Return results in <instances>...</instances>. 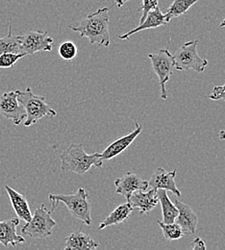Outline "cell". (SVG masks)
Segmentation results:
<instances>
[{
    "instance_id": "30",
    "label": "cell",
    "mask_w": 225,
    "mask_h": 250,
    "mask_svg": "<svg viewBox=\"0 0 225 250\" xmlns=\"http://www.w3.org/2000/svg\"><path fill=\"white\" fill-rule=\"evenodd\" d=\"M219 138H220L221 140H225V130H222V131L220 132Z\"/></svg>"
},
{
    "instance_id": "3",
    "label": "cell",
    "mask_w": 225,
    "mask_h": 250,
    "mask_svg": "<svg viewBox=\"0 0 225 250\" xmlns=\"http://www.w3.org/2000/svg\"><path fill=\"white\" fill-rule=\"evenodd\" d=\"M61 168L80 175L87 173L92 167H101L103 160L100 153H86L81 144H71L60 155Z\"/></svg>"
},
{
    "instance_id": "1",
    "label": "cell",
    "mask_w": 225,
    "mask_h": 250,
    "mask_svg": "<svg viewBox=\"0 0 225 250\" xmlns=\"http://www.w3.org/2000/svg\"><path fill=\"white\" fill-rule=\"evenodd\" d=\"M108 7L99 8L96 12L88 15L80 23L70 25L69 29L80 34V37L89 39L92 44L108 47L110 45Z\"/></svg>"
},
{
    "instance_id": "11",
    "label": "cell",
    "mask_w": 225,
    "mask_h": 250,
    "mask_svg": "<svg viewBox=\"0 0 225 250\" xmlns=\"http://www.w3.org/2000/svg\"><path fill=\"white\" fill-rule=\"evenodd\" d=\"M143 125H139L138 121H136V128L128 133L127 135L116 140L112 144H110L102 153H100L103 161H109L114 159L115 157L120 155L123 151H125L129 146L133 144L136 138L142 133Z\"/></svg>"
},
{
    "instance_id": "26",
    "label": "cell",
    "mask_w": 225,
    "mask_h": 250,
    "mask_svg": "<svg viewBox=\"0 0 225 250\" xmlns=\"http://www.w3.org/2000/svg\"><path fill=\"white\" fill-rule=\"evenodd\" d=\"M158 3H159V0H142V7H141L142 18L140 20V23H142L145 20L146 16L150 11L158 7Z\"/></svg>"
},
{
    "instance_id": "21",
    "label": "cell",
    "mask_w": 225,
    "mask_h": 250,
    "mask_svg": "<svg viewBox=\"0 0 225 250\" xmlns=\"http://www.w3.org/2000/svg\"><path fill=\"white\" fill-rule=\"evenodd\" d=\"M4 53L23 54L21 50V35H13L12 27L6 37L0 38V55Z\"/></svg>"
},
{
    "instance_id": "10",
    "label": "cell",
    "mask_w": 225,
    "mask_h": 250,
    "mask_svg": "<svg viewBox=\"0 0 225 250\" xmlns=\"http://www.w3.org/2000/svg\"><path fill=\"white\" fill-rule=\"evenodd\" d=\"M127 202L133 209H138L140 215H148L158 204L159 198L156 188L134 191Z\"/></svg>"
},
{
    "instance_id": "4",
    "label": "cell",
    "mask_w": 225,
    "mask_h": 250,
    "mask_svg": "<svg viewBox=\"0 0 225 250\" xmlns=\"http://www.w3.org/2000/svg\"><path fill=\"white\" fill-rule=\"evenodd\" d=\"M17 94L18 99L26 111L25 127L37 124L44 117L54 118L57 116V112L49 106L45 96L34 94L30 87H27L25 91H17Z\"/></svg>"
},
{
    "instance_id": "6",
    "label": "cell",
    "mask_w": 225,
    "mask_h": 250,
    "mask_svg": "<svg viewBox=\"0 0 225 250\" xmlns=\"http://www.w3.org/2000/svg\"><path fill=\"white\" fill-rule=\"evenodd\" d=\"M198 41L194 40L182 44L173 55L175 61V69L179 71L193 69L197 73H202L206 66L208 65V61L199 56L197 52Z\"/></svg>"
},
{
    "instance_id": "9",
    "label": "cell",
    "mask_w": 225,
    "mask_h": 250,
    "mask_svg": "<svg viewBox=\"0 0 225 250\" xmlns=\"http://www.w3.org/2000/svg\"><path fill=\"white\" fill-rule=\"evenodd\" d=\"M53 39L48 36V32L29 31L21 35V50L25 56L37 52L52 50Z\"/></svg>"
},
{
    "instance_id": "20",
    "label": "cell",
    "mask_w": 225,
    "mask_h": 250,
    "mask_svg": "<svg viewBox=\"0 0 225 250\" xmlns=\"http://www.w3.org/2000/svg\"><path fill=\"white\" fill-rule=\"evenodd\" d=\"M157 194L159 198V203L161 205L162 214L164 223H172L175 222V219L178 216V209L169 199L165 189H157Z\"/></svg>"
},
{
    "instance_id": "5",
    "label": "cell",
    "mask_w": 225,
    "mask_h": 250,
    "mask_svg": "<svg viewBox=\"0 0 225 250\" xmlns=\"http://www.w3.org/2000/svg\"><path fill=\"white\" fill-rule=\"evenodd\" d=\"M52 211L48 210L44 204H41L35 211L30 221L20 229L23 235L32 239H44L52 235L53 228L57 222L51 217Z\"/></svg>"
},
{
    "instance_id": "8",
    "label": "cell",
    "mask_w": 225,
    "mask_h": 250,
    "mask_svg": "<svg viewBox=\"0 0 225 250\" xmlns=\"http://www.w3.org/2000/svg\"><path fill=\"white\" fill-rule=\"evenodd\" d=\"M0 114L6 120H11L14 125H21L26 119L24 106L18 99L17 91L4 93L0 97Z\"/></svg>"
},
{
    "instance_id": "22",
    "label": "cell",
    "mask_w": 225,
    "mask_h": 250,
    "mask_svg": "<svg viewBox=\"0 0 225 250\" xmlns=\"http://www.w3.org/2000/svg\"><path fill=\"white\" fill-rule=\"evenodd\" d=\"M198 1L199 0H174L166 10L165 16L167 20L170 21L171 20L186 14Z\"/></svg>"
},
{
    "instance_id": "7",
    "label": "cell",
    "mask_w": 225,
    "mask_h": 250,
    "mask_svg": "<svg viewBox=\"0 0 225 250\" xmlns=\"http://www.w3.org/2000/svg\"><path fill=\"white\" fill-rule=\"evenodd\" d=\"M147 57L151 61L153 70L159 78L162 99L165 100L167 98V91L165 85L169 81V78L175 66L174 57L173 55H171L168 49H159L155 53L148 54Z\"/></svg>"
},
{
    "instance_id": "27",
    "label": "cell",
    "mask_w": 225,
    "mask_h": 250,
    "mask_svg": "<svg viewBox=\"0 0 225 250\" xmlns=\"http://www.w3.org/2000/svg\"><path fill=\"white\" fill-rule=\"evenodd\" d=\"M208 97L212 100H225V84L223 86L214 87L212 94H209Z\"/></svg>"
},
{
    "instance_id": "16",
    "label": "cell",
    "mask_w": 225,
    "mask_h": 250,
    "mask_svg": "<svg viewBox=\"0 0 225 250\" xmlns=\"http://www.w3.org/2000/svg\"><path fill=\"white\" fill-rule=\"evenodd\" d=\"M20 225V219L13 218L9 220H0V244L7 248L8 246L17 247L25 243L23 237L17 234V227Z\"/></svg>"
},
{
    "instance_id": "25",
    "label": "cell",
    "mask_w": 225,
    "mask_h": 250,
    "mask_svg": "<svg viewBox=\"0 0 225 250\" xmlns=\"http://www.w3.org/2000/svg\"><path fill=\"white\" fill-rule=\"evenodd\" d=\"M25 57L24 54L17 53H4L0 55V68H10L13 67L18 61Z\"/></svg>"
},
{
    "instance_id": "12",
    "label": "cell",
    "mask_w": 225,
    "mask_h": 250,
    "mask_svg": "<svg viewBox=\"0 0 225 250\" xmlns=\"http://www.w3.org/2000/svg\"><path fill=\"white\" fill-rule=\"evenodd\" d=\"M116 192L128 199L130 195L136 190L148 189V180L141 178L138 174L128 171L123 177L115 180Z\"/></svg>"
},
{
    "instance_id": "14",
    "label": "cell",
    "mask_w": 225,
    "mask_h": 250,
    "mask_svg": "<svg viewBox=\"0 0 225 250\" xmlns=\"http://www.w3.org/2000/svg\"><path fill=\"white\" fill-rule=\"evenodd\" d=\"M168 22H169V21L167 20L165 14H163L161 9L159 7H156L154 10H152L148 13L145 20L142 23H140L137 27H135L134 29L130 30L127 33L120 35L119 39L123 40V41L128 40L132 35H134L138 32L157 28V27H160L163 25H166Z\"/></svg>"
},
{
    "instance_id": "23",
    "label": "cell",
    "mask_w": 225,
    "mask_h": 250,
    "mask_svg": "<svg viewBox=\"0 0 225 250\" xmlns=\"http://www.w3.org/2000/svg\"><path fill=\"white\" fill-rule=\"evenodd\" d=\"M157 224L161 228L163 235L166 241H177L182 239L185 235L181 226L176 222L164 223L162 220H157Z\"/></svg>"
},
{
    "instance_id": "17",
    "label": "cell",
    "mask_w": 225,
    "mask_h": 250,
    "mask_svg": "<svg viewBox=\"0 0 225 250\" xmlns=\"http://www.w3.org/2000/svg\"><path fill=\"white\" fill-rule=\"evenodd\" d=\"M64 241V250H95L99 247L97 241L81 230L69 234L65 237Z\"/></svg>"
},
{
    "instance_id": "15",
    "label": "cell",
    "mask_w": 225,
    "mask_h": 250,
    "mask_svg": "<svg viewBox=\"0 0 225 250\" xmlns=\"http://www.w3.org/2000/svg\"><path fill=\"white\" fill-rule=\"evenodd\" d=\"M174 204L178 209V216L175 219V222L181 226L185 234L194 235L197 227V216L193 209L178 198L174 200Z\"/></svg>"
},
{
    "instance_id": "29",
    "label": "cell",
    "mask_w": 225,
    "mask_h": 250,
    "mask_svg": "<svg viewBox=\"0 0 225 250\" xmlns=\"http://www.w3.org/2000/svg\"><path fill=\"white\" fill-rule=\"evenodd\" d=\"M129 0H115V4L119 7V8H121V7H123L126 2H128Z\"/></svg>"
},
{
    "instance_id": "2",
    "label": "cell",
    "mask_w": 225,
    "mask_h": 250,
    "mask_svg": "<svg viewBox=\"0 0 225 250\" xmlns=\"http://www.w3.org/2000/svg\"><path fill=\"white\" fill-rule=\"evenodd\" d=\"M51 202V211L54 212L59 203L66 206L71 216L82 221L85 225L92 224V202L89 192L84 188H79L72 194H48Z\"/></svg>"
},
{
    "instance_id": "13",
    "label": "cell",
    "mask_w": 225,
    "mask_h": 250,
    "mask_svg": "<svg viewBox=\"0 0 225 250\" xmlns=\"http://www.w3.org/2000/svg\"><path fill=\"white\" fill-rule=\"evenodd\" d=\"M176 169L166 171L163 167H158L148 180V188L165 189L171 191L175 196H181V191L175 182Z\"/></svg>"
},
{
    "instance_id": "18",
    "label": "cell",
    "mask_w": 225,
    "mask_h": 250,
    "mask_svg": "<svg viewBox=\"0 0 225 250\" xmlns=\"http://www.w3.org/2000/svg\"><path fill=\"white\" fill-rule=\"evenodd\" d=\"M4 188L9 195L12 207L19 219H22L25 222L30 221L32 219V214L26 197L8 185H5Z\"/></svg>"
},
{
    "instance_id": "24",
    "label": "cell",
    "mask_w": 225,
    "mask_h": 250,
    "mask_svg": "<svg viewBox=\"0 0 225 250\" xmlns=\"http://www.w3.org/2000/svg\"><path fill=\"white\" fill-rule=\"evenodd\" d=\"M78 53V49L76 44L73 42L67 41L61 43L59 46V55L61 56L62 59L66 60V61H71L73 60Z\"/></svg>"
},
{
    "instance_id": "28",
    "label": "cell",
    "mask_w": 225,
    "mask_h": 250,
    "mask_svg": "<svg viewBox=\"0 0 225 250\" xmlns=\"http://www.w3.org/2000/svg\"><path fill=\"white\" fill-rule=\"evenodd\" d=\"M191 249L193 250H205L207 248H206L205 242H204L201 238L197 237V238H195V239L193 240Z\"/></svg>"
},
{
    "instance_id": "19",
    "label": "cell",
    "mask_w": 225,
    "mask_h": 250,
    "mask_svg": "<svg viewBox=\"0 0 225 250\" xmlns=\"http://www.w3.org/2000/svg\"><path fill=\"white\" fill-rule=\"evenodd\" d=\"M133 210L134 209L131 207V205L129 204L128 202L121 204L99 224L98 230H102L106 227L118 225V224L127 221L131 217Z\"/></svg>"
},
{
    "instance_id": "31",
    "label": "cell",
    "mask_w": 225,
    "mask_h": 250,
    "mask_svg": "<svg viewBox=\"0 0 225 250\" xmlns=\"http://www.w3.org/2000/svg\"><path fill=\"white\" fill-rule=\"evenodd\" d=\"M225 19L224 20V21L221 23V25H220V28H225Z\"/></svg>"
}]
</instances>
